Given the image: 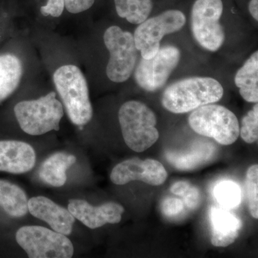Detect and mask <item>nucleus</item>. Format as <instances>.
<instances>
[{"label": "nucleus", "mask_w": 258, "mask_h": 258, "mask_svg": "<svg viewBox=\"0 0 258 258\" xmlns=\"http://www.w3.org/2000/svg\"><path fill=\"white\" fill-rule=\"evenodd\" d=\"M28 199L20 186L0 180V207L10 216L22 217L28 212Z\"/></svg>", "instance_id": "nucleus-18"}, {"label": "nucleus", "mask_w": 258, "mask_h": 258, "mask_svg": "<svg viewBox=\"0 0 258 258\" xmlns=\"http://www.w3.org/2000/svg\"><path fill=\"white\" fill-rule=\"evenodd\" d=\"M163 215L169 219H175L181 217L184 211L183 201L177 198H167L164 199L161 205Z\"/></svg>", "instance_id": "nucleus-25"}, {"label": "nucleus", "mask_w": 258, "mask_h": 258, "mask_svg": "<svg viewBox=\"0 0 258 258\" xmlns=\"http://www.w3.org/2000/svg\"><path fill=\"white\" fill-rule=\"evenodd\" d=\"M36 161L30 144L19 141H0V171L23 174L31 170Z\"/></svg>", "instance_id": "nucleus-14"}, {"label": "nucleus", "mask_w": 258, "mask_h": 258, "mask_svg": "<svg viewBox=\"0 0 258 258\" xmlns=\"http://www.w3.org/2000/svg\"><path fill=\"white\" fill-rule=\"evenodd\" d=\"M186 207L189 210H195L200 205L201 195L200 191L197 186L191 185L189 189L182 196Z\"/></svg>", "instance_id": "nucleus-28"}, {"label": "nucleus", "mask_w": 258, "mask_h": 258, "mask_svg": "<svg viewBox=\"0 0 258 258\" xmlns=\"http://www.w3.org/2000/svg\"><path fill=\"white\" fill-rule=\"evenodd\" d=\"M189 124L194 132L210 137L222 145L235 143L240 136V125L233 112L220 105L199 107L189 117Z\"/></svg>", "instance_id": "nucleus-5"}, {"label": "nucleus", "mask_w": 258, "mask_h": 258, "mask_svg": "<svg viewBox=\"0 0 258 258\" xmlns=\"http://www.w3.org/2000/svg\"><path fill=\"white\" fill-rule=\"evenodd\" d=\"M16 240L30 258H70L74 253V245L66 235L40 226L19 229Z\"/></svg>", "instance_id": "nucleus-6"}, {"label": "nucleus", "mask_w": 258, "mask_h": 258, "mask_svg": "<svg viewBox=\"0 0 258 258\" xmlns=\"http://www.w3.org/2000/svg\"><path fill=\"white\" fill-rule=\"evenodd\" d=\"M180 57L181 52L177 47L166 45L152 58H142L134 74L137 84L149 92L160 89L179 64Z\"/></svg>", "instance_id": "nucleus-10"}, {"label": "nucleus", "mask_w": 258, "mask_h": 258, "mask_svg": "<svg viewBox=\"0 0 258 258\" xmlns=\"http://www.w3.org/2000/svg\"><path fill=\"white\" fill-rule=\"evenodd\" d=\"M68 210L75 218L91 229L106 224H116L121 220L124 208L120 204L107 203L94 207L82 200H70Z\"/></svg>", "instance_id": "nucleus-12"}, {"label": "nucleus", "mask_w": 258, "mask_h": 258, "mask_svg": "<svg viewBox=\"0 0 258 258\" xmlns=\"http://www.w3.org/2000/svg\"><path fill=\"white\" fill-rule=\"evenodd\" d=\"M241 137L247 144L257 142L258 139V105L242 118V127L240 128Z\"/></svg>", "instance_id": "nucleus-24"}, {"label": "nucleus", "mask_w": 258, "mask_h": 258, "mask_svg": "<svg viewBox=\"0 0 258 258\" xmlns=\"http://www.w3.org/2000/svg\"><path fill=\"white\" fill-rule=\"evenodd\" d=\"M23 74V66L16 56L0 55V102L4 101L18 88Z\"/></svg>", "instance_id": "nucleus-19"}, {"label": "nucleus", "mask_w": 258, "mask_h": 258, "mask_svg": "<svg viewBox=\"0 0 258 258\" xmlns=\"http://www.w3.org/2000/svg\"><path fill=\"white\" fill-rule=\"evenodd\" d=\"M54 83L70 119L78 125L87 124L93 116L87 81L79 68L67 64L55 71Z\"/></svg>", "instance_id": "nucleus-2"}, {"label": "nucleus", "mask_w": 258, "mask_h": 258, "mask_svg": "<svg viewBox=\"0 0 258 258\" xmlns=\"http://www.w3.org/2000/svg\"><path fill=\"white\" fill-rule=\"evenodd\" d=\"M214 195L217 203L226 210L237 208L242 199L240 186L231 180H223L217 183L214 189Z\"/></svg>", "instance_id": "nucleus-22"}, {"label": "nucleus", "mask_w": 258, "mask_h": 258, "mask_svg": "<svg viewBox=\"0 0 258 258\" xmlns=\"http://www.w3.org/2000/svg\"><path fill=\"white\" fill-rule=\"evenodd\" d=\"M76 161V158L74 155L56 153L42 163L39 170V176L46 184L60 187L66 184V171Z\"/></svg>", "instance_id": "nucleus-16"}, {"label": "nucleus", "mask_w": 258, "mask_h": 258, "mask_svg": "<svg viewBox=\"0 0 258 258\" xmlns=\"http://www.w3.org/2000/svg\"><path fill=\"white\" fill-rule=\"evenodd\" d=\"M118 120L125 144L136 152H143L159 138L155 113L142 102H125L118 111Z\"/></svg>", "instance_id": "nucleus-3"}, {"label": "nucleus", "mask_w": 258, "mask_h": 258, "mask_svg": "<svg viewBox=\"0 0 258 258\" xmlns=\"http://www.w3.org/2000/svg\"><path fill=\"white\" fill-rule=\"evenodd\" d=\"M103 39L110 52L107 76L113 82H125L132 76L138 57L134 35L119 27L111 26L105 32Z\"/></svg>", "instance_id": "nucleus-8"}, {"label": "nucleus", "mask_w": 258, "mask_h": 258, "mask_svg": "<svg viewBox=\"0 0 258 258\" xmlns=\"http://www.w3.org/2000/svg\"><path fill=\"white\" fill-rule=\"evenodd\" d=\"M14 111L20 128L32 136L59 131L64 115L62 103L54 92L37 100L20 102L15 106Z\"/></svg>", "instance_id": "nucleus-4"}, {"label": "nucleus", "mask_w": 258, "mask_h": 258, "mask_svg": "<svg viewBox=\"0 0 258 258\" xmlns=\"http://www.w3.org/2000/svg\"><path fill=\"white\" fill-rule=\"evenodd\" d=\"M186 23V17L182 12L169 10L157 16L147 19L139 24L134 32V41L142 58L154 57L160 49L163 37L179 31Z\"/></svg>", "instance_id": "nucleus-9"}, {"label": "nucleus", "mask_w": 258, "mask_h": 258, "mask_svg": "<svg viewBox=\"0 0 258 258\" xmlns=\"http://www.w3.org/2000/svg\"><path fill=\"white\" fill-rule=\"evenodd\" d=\"M211 242L215 247H225L233 243L242 227L240 219L229 210L212 207L210 211Z\"/></svg>", "instance_id": "nucleus-15"}, {"label": "nucleus", "mask_w": 258, "mask_h": 258, "mask_svg": "<svg viewBox=\"0 0 258 258\" xmlns=\"http://www.w3.org/2000/svg\"><path fill=\"white\" fill-rule=\"evenodd\" d=\"M28 211L36 218L48 224L55 232L71 235L75 217L67 209L45 197H35L28 201Z\"/></svg>", "instance_id": "nucleus-13"}, {"label": "nucleus", "mask_w": 258, "mask_h": 258, "mask_svg": "<svg viewBox=\"0 0 258 258\" xmlns=\"http://www.w3.org/2000/svg\"><path fill=\"white\" fill-rule=\"evenodd\" d=\"M223 13L222 0H196L191 14V32L195 40L206 50L215 52L225 40L220 23Z\"/></svg>", "instance_id": "nucleus-7"}, {"label": "nucleus", "mask_w": 258, "mask_h": 258, "mask_svg": "<svg viewBox=\"0 0 258 258\" xmlns=\"http://www.w3.org/2000/svg\"><path fill=\"white\" fill-rule=\"evenodd\" d=\"M64 7L69 13L73 14L83 13L94 4L95 0H64Z\"/></svg>", "instance_id": "nucleus-27"}, {"label": "nucleus", "mask_w": 258, "mask_h": 258, "mask_svg": "<svg viewBox=\"0 0 258 258\" xmlns=\"http://www.w3.org/2000/svg\"><path fill=\"white\" fill-rule=\"evenodd\" d=\"M167 176V171L159 161L132 158L117 164L112 170L110 178L112 182L117 185L141 181L153 186H159L164 184Z\"/></svg>", "instance_id": "nucleus-11"}, {"label": "nucleus", "mask_w": 258, "mask_h": 258, "mask_svg": "<svg viewBox=\"0 0 258 258\" xmlns=\"http://www.w3.org/2000/svg\"><path fill=\"white\" fill-rule=\"evenodd\" d=\"M235 83L241 96L249 103L258 101V52L255 51L238 70Z\"/></svg>", "instance_id": "nucleus-17"}, {"label": "nucleus", "mask_w": 258, "mask_h": 258, "mask_svg": "<svg viewBox=\"0 0 258 258\" xmlns=\"http://www.w3.org/2000/svg\"><path fill=\"white\" fill-rule=\"evenodd\" d=\"M64 8V0H47L46 5L40 8V12L44 16L58 18L62 15Z\"/></svg>", "instance_id": "nucleus-26"}, {"label": "nucleus", "mask_w": 258, "mask_h": 258, "mask_svg": "<svg viewBox=\"0 0 258 258\" xmlns=\"http://www.w3.org/2000/svg\"><path fill=\"white\" fill-rule=\"evenodd\" d=\"M249 11L252 18L258 20V0H250L248 5Z\"/></svg>", "instance_id": "nucleus-30"}, {"label": "nucleus", "mask_w": 258, "mask_h": 258, "mask_svg": "<svg viewBox=\"0 0 258 258\" xmlns=\"http://www.w3.org/2000/svg\"><path fill=\"white\" fill-rule=\"evenodd\" d=\"M215 152V148L212 144H198L188 153L174 154L168 152L166 159L177 169L189 170L210 160Z\"/></svg>", "instance_id": "nucleus-20"}, {"label": "nucleus", "mask_w": 258, "mask_h": 258, "mask_svg": "<svg viewBox=\"0 0 258 258\" xmlns=\"http://www.w3.org/2000/svg\"><path fill=\"white\" fill-rule=\"evenodd\" d=\"M223 93L222 85L212 78H187L168 86L161 103L171 113H185L220 101Z\"/></svg>", "instance_id": "nucleus-1"}, {"label": "nucleus", "mask_w": 258, "mask_h": 258, "mask_svg": "<svg viewBox=\"0 0 258 258\" xmlns=\"http://www.w3.org/2000/svg\"><path fill=\"white\" fill-rule=\"evenodd\" d=\"M191 185L188 181H177L171 186L170 191L174 195H178V196L182 197L184 193L189 189Z\"/></svg>", "instance_id": "nucleus-29"}, {"label": "nucleus", "mask_w": 258, "mask_h": 258, "mask_svg": "<svg viewBox=\"0 0 258 258\" xmlns=\"http://www.w3.org/2000/svg\"><path fill=\"white\" fill-rule=\"evenodd\" d=\"M248 207L251 215L258 218V165L254 164L249 168L246 175Z\"/></svg>", "instance_id": "nucleus-23"}, {"label": "nucleus", "mask_w": 258, "mask_h": 258, "mask_svg": "<svg viewBox=\"0 0 258 258\" xmlns=\"http://www.w3.org/2000/svg\"><path fill=\"white\" fill-rule=\"evenodd\" d=\"M117 14L130 23L145 21L153 9L152 0H114Z\"/></svg>", "instance_id": "nucleus-21"}]
</instances>
